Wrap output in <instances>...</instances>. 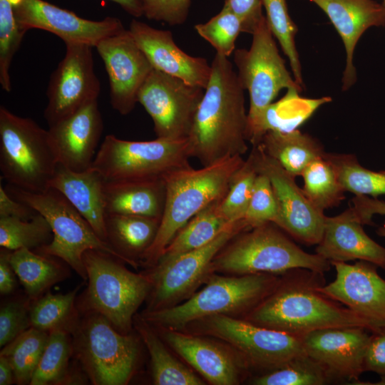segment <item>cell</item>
Here are the masks:
<instances>
[{"mask_svg": "<svg viewBox=\"0 0 385 385\" xmlns=\"http://www.w3.org/2000/svg\"><path fill=\"white\" fill-rule=\"evenodd\" d=\"M244 91L228 57L216 53L188 138L191 157L202 166L247 151Z\"/></svg>", "mask_w": 385, "mask_h": 385, "instance_id": "obj_1", "label": "cell"}, {"mask_svg": "<svg viewBox=\"0 0 385 385\" xmlns=\"http://www.w3.org/2000/svg\"><path fill=\"white\" fill-rule=\"evenodd\" d=\"M323 272L304 268L290 270L274 289L247 314L255 324L300 337L314 330L367 323L342 304L323 294Z\"/></svg>", "mask_w": 385, "mask_h": 385, "instance_id": "obj_2", "label": "cell"}, {"mask_svg": "<svg viewBox=\"0 0 385 385\" xmlns=\"http://www.w3.org/2000/svg\"><path fill=\"white\" fill-rule=\"evenodd\" d=\"M241 155L194 169L191 166L165 176V201L155 238L143 255L155 265L178 232L197 213L226 195L232 178L242 165Z\"/></svg>", "mask_w": 385, "mask_h": 385, "instance_id": "obj_3", "label": "cell"}, {"mask_svg": "<svg viewBox=\"0 0 385 385\" xmlns=\"http://www.w3.org/2000/svg\"><path fill=\"white\" fill-rule=\"evenodd\" d=\"M280 229L267 222L237 235L215 257L211 270L245 275L283 274L296 268L324 273L331 269L330 262L306 252Z\"/></svg>", "mask_w": 385, "mask_h": 385, "instance_id": "obj_4", "label": "cell"}, {"mask_svg": "<svg viewBox=\"0 0 385 385\" xmlns=\"http://www.w3.org/2000/svg\"><path fill=\"white\" fill-rule=\"evenodd\" d=\"M58 163L44 130L30 118L0 107V169L11 186L41 192L50 183Z\"/></svg>", "mask_w": 385, "mask_h": 385, "instance_id": "obj_5", "label": "cell"}, {"mask_svg": "<svg viewBox=\"0 0 385 385\" xmlns=\"http://www.w3.org/2000/svg\"><path fill=\"white\" fill-rule=\"evenodd\" d=\"M279 281V277L267 273L212 276L201 291L185 302L148 311L143 319L165 329H178L212 315L250 312L274 289Z\"/></svg>", "mask_w": 385, "mask_h": 385, "instance_id": "obj_6", "label": "cell"}, {"mask_svg": "<svg viewBox=\"0 0 385 385\" xmlns=\"http://www.w3.org/2000/svg\"><path fill=\"white\" fill-rule=\"evenodd\" d=\"M13 197L43 215L52 230L51 241L38 249V253L56 257L66 262L83 279L87 274L83 262L89 250L109 254L126 262L107 242L101 239L86 219L55 189L31 192L11 186Z\"/></svg>", "mask_w": 385, "mask_h": 385, "instance_id": "obj_7", "label": "cell"}, {"mask_svg": "<svg viewBox=\"0 0 385 385\" xmlns=\"http://www.w3.org/2000/svg\"><path fill=\"white\" fill-rule=\"evenodd\" d=\"M98 250L84 252L88 309L105 317L118 331L128 333L134 313L153 286L151 275L135 274Z\"/></svg>", "mask_w": 385, "mask_h": 385, "instance_id": "obj_8", "label": "cell"}, {"mask_svg": "<svg viewBox=\"0 0 385 385\" xmlns=\"http://www.w3.org/2000/svg\"><path fill=\"white\" fill-rule=\"evenodd\" d=\"M188 138L133 141L108 135L96 152L91 168L106 181L164 178L191 165Z\"/></svg>", "mask_w": 385, "mask_h": 385, "instance_id": "obj_9", "label": "cell"}, {"mask_svg": "<svg viewBox=\"0 0 385 385\" xmlns=\"http://www.w3.org/2000/svg\"><path fill=\"white\" fill-rule=\"evenodd\" d=\"M252 35L250 49L238 48L234 51L237 77L250 96L247 132L282 89L302 91L279 53L265 16Z\"/></svg>", "mask_w": 385, "mask_h": 385, "instance_id": "obj_10", "label": "cell"}, {"mask_svg": "<svg viewBox=\"0 0 385 385\" xmlns=\"http://www.w3.org/2000/svg\"><path fill=\"white\" fill-rule=\"evenodd\" d=\"M78 359L97 385H123L130 379L138 346L132 337L118 332L103 315L91 312L81 325L76 339Z\"/></svg>", "mask_w": 385, "mask_h": 385, "instance_id": "obj_11", "label": "cell"}, {"mask_svg": "<svg viewBox=\"0 0 385 385\" xmlns=\"http://www.w3.org/2000/svg\"><path fill=\"white\" fill-rule=\"evenodd\" d=\"M205 88L153 69L138 94L152 118L157 138L187 139Z\"/></svg>", "mask_w": 385, "mask_h": 385, "instance_id": "obj_12", "label": "cell"}, {"mask_svg": "<svg viewBox=\"0 0 385 385\" xmlns=\"http://www.w3.org/2000/svg\"><path fill=\"white\" fill-rule=\"evenodd\" d=\"M248 229L244 220L231 222L206 245L167 261H158L150 274L153 294L148 311L172 307L190 294L211 270L217 254L235 236Z\"/></svg>", "mask_w": 385, "mask_h": 385, "instance_id": "obj_13", "label": "cell"}, {"mask_svg": "<svg viewBox=\"0 0 385 385\" xmlns=\"http://www.w3.org/2000/svg\"><path fill=\"white\" fill-rule=\"evenodd\" d=\"M257 173L270 180L279 208L276 225L297 242L306 245H317L323 235L325 215L307 199L295 176L284 170L268 155L260 145L250 153Z\"/></svg>", "mask_w": 385, "mask_h": 385, "instance_id": "obj_14", "label": "cell"}, {"mask_svg": "<svg viewBox=\"0 0 385 385\" xmlns=\"http://www.w3.org/2000/svg\"><path fill=\"white\" fill-rule=\"evenodd\" d=\"M206 319L208 332L233 346L247 365L270 371L305 353L299 337L226 314Z\"/></svg>", "mask_w": 385, "mask_h": 385, "instance_id": "obj_15", "label": "cell"}, {"mask_svg": "<svg viewBox=\"0 0 385 385\" xmlns=\"http://www.w3.org/2000/svg\"><path fill=\"white\" fill-rule=\"evenodd\" d=\"M63 58L51 75L43 115L48 127L97 101L101 83L95 73L91 46L65 43Z\"/></svg>", "mask_w": 385, "mask_h": 385, "instance_id": "obj_16", "label": "cell"}, {"mask_svg": "<svg viewBox=\"0 0 385 385\" xmlns=\"http://www.w3.org/2000/svg\"><path fill=\"white\" fill-rule=\"evenodd\" d=\"M12 3L16 23L23 32L26 34L33 29L44 30L55 34L65 43L96 47L104 38L125 29L118 18L86 19L43 0H12Z\"/></svg>", "mask_w": 385, "mask_h": 385, "instance_id": "obj_17", "label": "cell"}, {"mask_svg": "<svg viewBox=\"0 0 385 385\" xmlns=\"http://www.w3.org/2000/svg\"><path fill=\"white\" fill-rule=\"evenodd\" d=\"M336 271L334 281L319 290L363 319L371 332L385 328V279L377 266L359 260L353 265L332 262Z\"/></svg>", "mask_w": 385, "mask_h": 385, "instance_id": "obj_18", "label": "cell"}, {"mask_svg": "<svg viewBox=\"0 0 385 385\" xmlns=\"http://www.w3.org/2000/svg\"><path fill=\"white\" fill-rule=\"evenodd\" d=\"M95 48L108 76L112 108L121 115L130 113L153 66L125 29L104 38Z\"/></svg>", "mask_w": 385, "mask_h": 385, "instance_id": "obj_19", "label": "cell"}, {"mask_svg": "<svg viewBox=\"0 0 385 385\" xmlns=\"http://www.w3.org/2000/svg\"><path fill=\"white\" fill-rule=\"evenodd\" d=\"M371 332L356 326L334 327L300 336L304 352L320 364L333 382L359 381Z\"/></svg>", "mask_w": 385, "mask_h": 385, "instance_id": "obj_20", "label": "cell"}, {"mask_svg": "<svg viewBox=\"0 0 385 385\" xmlns=\"http://www.w3.org/2000/svg\"><path fill=\"white\" fill-rule=\"evenodd\" d=\"M103 129L98 100L49 126L50 142L58 163L77 172L90 168Z\"/></svg>", "mask_w": 385, "mask_h": 385, "instance_id": "obj_21", "label": "cell"}, {"mask_svg": "<svg viewBox=\"0 0 385 385\" xmlns=\"http://www.w3.org/2000/svg\"><path fill=\"white\" fill-rule=\"evenodd\" d=\"M154 69L205 89L211 65L205 58L185 53L174 42L172 34L133 19L128 29Z\"/></svg>", "mask_w": 385, "mask_h": 385, "instance_id": "obj_22", "label": "cell"}, {"mask_svg": "<svg viewBox=\"0 0 385 385\" xmlns=\"http://www.w3.org/2000/svg\"><path fill=\"white\" fill-rule=\"evenodd\" d=\"M319 6L328 16L339 34L346 51V66L342 90L356 82L354 53L361 35L370 27L385 25V4L374 0H308Z\"/></svg>", "mask_w": 385, "mask_h": 385, "instance_id": "obj_23", "label": "cell"}, {"mask_svg": "<svg viewBox=\"0 0 385 385\" xmlns=\"http://www.w3.org/2000/svg\"><path fill=\"white\" fill-rule=\"evenodd\" d=\"M351 207L325 217L322 237L315 252L329 262L362 260L385 270V247L367 235Z\"/></svg>", "mask_w": 385, "mask_h": 385, "instance_id": "obj_24", "label": "cell"}, {"mask_svg": "<svg viewBox=\"0 0 385 385\" xmlns=\"http://www.w3.org/2000/svg\"><path fill=\"white\" fill-rule=\"evenodd\" d=\"M105 182L104 178L91 168L77 172L58 163L50 188L61 192L101 239L107 242Z\"/></svg>", "mask_w": 385, "mask_h": 385, "instance_id": "obj_25", "label": "cell"}, {"mask_svg": "<svg viewBox=\"0 0 385 385\" xmlns=\"http://www.w3.org/2000/svg\"><path fill=\"white\" fill-rule=\"evenodd\" d=\"M168 344L210 383L233 385L239 383L240 367L237 359L212 342L166 329Z\"/></svg>", "mask_w": 385, "mask_h": 385, "instance_id": "obj_26", "label": "cell"}, {"mask_svg": "<svg viewBox=\"0 0 385 385\" xmlns=\"http://www.w3.org/2000/svg\"><path fill=\"white\" fill-rule=\"evenodd\" d=\"M165 195L164 178L106 180V212L161 219Z\"/></svg>", "mask_w": 385, "mask_h": 385, "instance_id": "obj_27", "label": "cell"}, {"mask_svg": "<svg viewBox=\"0 0 385 385\" xmlns=\"http://www.w3.org/2000/svg\"><path fill=\"white\" fill-rule=\"evenodd\" d=\"M258 145L295 177L301 175L309 163L324 157L326 153L317 139L297 129L289 132L269 130Z\"/></svg>", "mask_w": 385, "mask_h": 385, "instance_id": "obj_28", "label": "cell"}, {"mask_svg": "<svg viewBox=\"0 0 385 385\" xmlns=\"http://www.w3.org/2000/svg\"><path fill=\"white\" fill-rule=\"evenodd\" d=\"M160 219L148 217L106 214L107 242L130 265L131 256L144 253L153 242Z\"/></svg>", "mask_w": 385, "mask_h": 385, "instance_id": "obj_29", "label": "cell"}, {"mask_svg": "<svg viewBox=\"0 0 385 385\" xmlns=\"http://www.w3.org/2000/svg\"><path fill=\"white\" fill-rule=\"evenodd\" d=\"M297 91H288L287 95L277 103L270 104L257 122L248 130L247 141L252 146L260 143L269 130L289 132L307 120L321 105L329 102L330 98L303 99Z\"/></svg>", "mask_w": 385, "mask_h": 385, "instance_id": "obj_30", "label": "cell"}, {"mask_svg": "<svg viewBox=\"0 0 385 385\" xmlns=\"http://www.w3.org/2000/svg\"><path fill=\"white\" fill-rule=\"evenodd\" d=\"M222 200L210 203L192 217L178 232L158 261H167L206 245L233 222L223 215Z\"/></svg>", "mask_w": 385, "mask_h": 385, "instance_id": "obj_31", "label": "cell"}, {"mask_svg": "<svg viewBox=\"0 0 385 385\" xmlns=\"http://www.w3.org/2000/svg\"><path fill=\"white\" fill-rule=\"evenodd\" d=\"M50 256L21 248L11 251L10 262L30 298L41 294L62 277L61 266Z\"/></svg>", "mask_w": 385, "mask_h": 385, "instance_id": "obj_32", "label": "cell"}, {"mask_svg": "<svg viewBox=\"0 0 385 385\" xmlns=\"http://www.w3.org/2000/svg\"><path fill=\"white\" fill-rule=\"evenodd\" d=\"M150 356L152 376L156 385H202L204 382L176 359L145 322L138 324Z\"/></svg>", "mask_w": 385, "mask_h": 385, "instance_id": "obj_33", "label": "cell"}, {"mask_svg": "<svg viewBox=\"0 0 385 385\" xmlns=\"http://www.w3.org/2000/svg\"><path fill=\"white\" fill-rule=\"evenodd\" d=\"M345 191L377 197L385 195V170L374 171L361 165L353 154L325 153Z\"/></svg>", "mask_w": 385, "mask_h": 385, "instance_id": "obj_34", "label": "cell"}, {"mask_svg": "<svg viewBox=\"0 0 385 385\" xmlns=\"http://www.w3.org/2000/svg\"><path fill=\"white\" fill-rule=\"evenodd\" d=\"M48 339L46 332L31 327L4 346L1 355L9 361L17 384H30Z\"/></svg>", "mask_w": 385, "mask_h": 385, "instance_id": "obj_35", "label": "cell"}, {"mask_svg": "<svg viewBox=\"0 0 385 385\" xmlns=\"http://www.w3.org/2000/svg\"><path fill=\"white\" fill-rule=\"evenodd\" d=\"M301 176L304 195L319 211L338 206L344 199L346 191L324 155L309 163Z\"/></svg>", "mask_w": 385, "mask_h": 385, "instance_id": "obj_36", "label": "cell"}, {"mask_svg": "<svg viewBox=\"0 0 385 385\" xmlns=\"http://www.w3.org/2000/svg\"><path fill=\"white\" fill-rule=\"evenodd\" d=\"M332 382L324 367L306 353L295 356L252 381L255 385H324Z\"/></svg>", "mask_w": 385, "mask_h": 385, "instance_id": "obj_37", "label": "cell"}, {"mask_svg": "<svg viewBox=\"0 0 385 385\" xmlns=\"http://www.w3.org/2000/svg\"><path fill=\"white\" fill-rule=\"evenodd\" d=\"M53 238L50 225L36 212L28 220L0 217V246L10 251L21 248H40Z\"/></svg>", "mask_w": 385, "mask_h": 385, "instance_id": "obj_38", "label": "cell"}, {"mask_svg": "<svg viewBox=\"0 0 385 385\" xmlns=\"http://www.w3.org/2000/svg\"><path fill=\"white\" fill-rule=\"evenodd\" d=\"M265 19L274 38L288 58L295 81L303 88L302 66L295 43L297 26L292 19L286 0H262Z\"/></svg>", "mask_w": 385, "mask_h": 385, "instance_id": "obj_39", "label": "cell"}, {"mask_svg": "<svg viewBox=\"0 0 385 385\" xmlns=\"http://www.w3.org/2000/svg\"><path fill=\"white\" fill-rule=\"evenodd\" d=\"M71 354V345L64 329L49 332L48 339L30 381L31 385H46L65 378Z\"/></svg>", "mask_w": 385, "mask_h": 385, "instance_id": "obj_40", "label": "cell"}, {"mask_svg": "<svg viewBox=\"0 0 385 385\" xmlns=\"http://www.w3.org/2000/svg\"><path fill=\"white\" fill-rule=\"evenodd\" d=\"M76 287L66 294L46 293L29 310L31 326L43 331L66 330L72 322Z\"/></svg>", "mask_w": 385, "mask_h": 385, "instance_id": "obj_41", "label": "cell"}, {"mask_svg": "<svg viewBox=\"0 0 385 385\" xmlns=\"http://www.w3.org/2000/svg\"><path fill=\"white\" fill-rule=\"evenodd\" d=\"M257 174L249 155L233 175L228 190L220 202L221 211L229 222L244 220Z\"/></svg>", "mask_w": 385, "mask_h": 385, "instance_id": "obj_42", "label": "cell"}, {"mask_svg": "<svg viewBox=\"0 0 385 385\" xmlns=\"http://www.w3.org/2000/svg\"><path fill=\"white\" fill-rule=\"evenodd\" d=\"M197 33L216 50V53L228 57L235 50V41L242 32L240 19L225 5L209 21L195 26Z\"/></svg>", "mask_w": 385, "mask_h": 385, "instance_id": "obj_43", "label": "cell"}, {"mask_svg": "<svg viewBox=\"0 0 385 385\" xmlns=\"http://www.w3.org/2000/svg\"><path fill=\"white\" fill-rule=\"evenodd\" d=\"M24 35L16 23L12 0H0V84L6 92L11 90L10 66Z\"/></svg>", "mask_w": 385, "mask_h": 385, "instance_id": "obj_44", "label": "cell"}, {"mask_svg": "<svg viewBox=\"0 0 385 385\" xmlns=\"http://www.w3.org/2000/svg\"><path fill=\"white\" fill-rule=\"evenodd\" d=\"M279 208L270 179L258 173L244 220L250 229L267 223L277 225Z\"/></svg>", "mask_w": 385, "mask_h": 385, "instance_id": "obj_45", "label": "cell"}, {"mask_svg": "<svg viewBox=\"0 0 385 385\" xmlns=\"http://www.w3.org/2000/svg\"><path fill=\"white\" fill-rule=\"evenodd\" d=\"M31 326L29 312L20 301L7 302L0 310V346H4Z\"/></svg>", "mask_w": 385, "mask_h": 385, "instance_id": "obj_46", "label": "cell"}, {"mask_svg": "<svg viewBox=\"0 0 385 385\" xmlns=\"http://www.w3.org/2000/svg\"><path fill=\"white\" fill-rule=\"evenodd\" d=\"M143 3L145 17L170 26L183 24L190 6V0H143Z\"/></svg>", "mask_w": 385, "mask_h": 385, "instance_id": "obj_47", "label": "cell"}, {"mask_svg": "<svg viewBox=\"0 0 385 385\" xmlns=\"http://www.w3.org/2000/svg\"><path fill=\"white\" fill-rule=\"evenodd\" d=\"M224 4L240 19L242 32L252 34L265 18L262 0H225Z\"/></svg>", "mask_w": 385, "mask_h": 385, "instance_id": "obj_48", "label": "cell"}, {"mask_svg": "<svg viewBox=\"0 0 385 385\" xmlns=\"http://www.w3.org/2000/svg\"><path fill=\"white\" fill-rule=\"evenodd\" d=\"M363 369L385 376V328L371 332L364 355Z\"/></svg>", "mask_w": 385, "mask_h": 385, "instance_id": "obj_49", "label": "cell"}, {"mask_svg": "<svg viewBox=\"0 0 385 385\" xmlns=\"http://www.w3.org/2000/svg\"><path fill=\"white\" fill-rule=\"evenodd\" d=\"M351 207L359 222L373 225L372 217L375 214L385 215V201L366 195H355L351 199Z\"/></svg>", "mask_w": 385, "mask_h": 385, "instance_id": "obj_50", "label": "cell"}, {"mask_svg": "<svg viewBox=\"0 0 385 385\" xmlns=\"http://www.w3.org/2000/svg\"><path fill=\"white\" fill-rule=\"evenodd\" d=\"M36 212L26 204L9 195L2 185H0V217H14L28 220Z\"/></svg>", "mask_w": 385, "mask_h": 385, "instance_id": "obj_51", "label": "cell"}, {"mask_svg": "<svg viewBox=\"0 0 385 385\" xmlns=\"http://www.w3.org/2000/svg\"><path fill=\"white\" fill-rule=\"evenodd\" d=\"M11 251L2 248L0 252V292L2 294L11 293L15 286V273L10 262Z\"/></svg>", "mask_w": 385, "mask_h": 385, "instance_id": "obj_52", "label": "cell"}, {"mask_svg": "<svg viewBox=\"0 0 385 385\" xmlns=\"http://www.w3.org/2000/svg\"><path fill=\"white\" fill-rule=\"evenodd\" d=\"M118 4L130 15L138 18L143 15V0H110Z\"/></svg>", "mask_w": 385, "mask_h": 385, "instance_id": "obj_53", "label": "cell"}, {"mask_svg": "<svg viewBox=\"0 0 385 385\" xmlns=\"http://www.w3.org/2000/svg\"><path fill=\"white\" fill-rule=\"evenodd\" d=\"M14 379V371L9 361L0 354V385H9Z\"/></svg>", "mask_w": 385, "mask_h": 385, "instance_id": "obj_54", "label": "cell"}, {"mask_svg": "<svg viewBox=\"0 0 385 385\" xmlns=\"http://www.w3.org/2000/svg\"><path fill=\"white\" fill-rule=\"evenodd\" d=\"M377 235L381 237H385V222L382 226L378 228L376 230Z\"/></svg>", "mask_w": 385, "mask_h": 385, "instance_id": "obj_55", "label": "cell"}, {"mask_svg": "<svg viewBox=\"0 0 385 385\" xmlns=\"http://www.w3.org/2000/svg\"><path fill=\"white\" fill-rule=\"evenodd\" d=\"M383 4H385V0H383Z\"/></svg>", "mask_w": 385, "mask_h": 385, "instance_id": "obj_56", "label": "cell"}]
</instances>
